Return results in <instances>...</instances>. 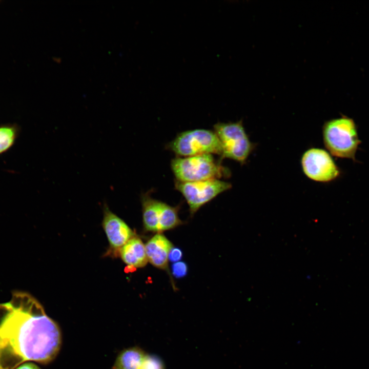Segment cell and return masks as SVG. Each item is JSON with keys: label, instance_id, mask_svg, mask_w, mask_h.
Segmentation results:
<instances>
[{"label": "cell", "instance_id": "obj_1", "mask_svg": "<svg viewBox=\"0 0 369 369\" xmlns=\"http://www.w3.org/2000/svg\"><path fill=\"white\" fill-rule=\"evenodd\" d=\"M60 341L57 325L30 295L16 293L0 303V369H14L28 361L48 363Z\"/></svg>", "mask_w": 369, "mask_h": 369}, {"label": "cell", "instance_id": "obj_2", "mask_svg": "<svg viewBox=\"0 0 369 369\" xmlns=\"http://www.w3.org/2000/svg\"><path fill=\"white\" fill-rule=\"evenodd\" d=\"M324 145L335 156L355 159L361 141L354 120L345 116L326 122L323 127Z\"/></svg>", "mask_w": 369, "mask_h": 369}, {"label": "cell", "instance_id": "obj_3", "mask_svg": "<svg viewBox=\"0 0 369 369\" xmlns=\"http://www.w3.org/2000/svg\"><path fill=\"white\" fill-rule=\"evenodd\" d=\"M171 168L176 180L195 182L220 179L229 176V171L212 154L176 157L172 159Z\"/></svg>", "mask_w": 369, "mask_h": 369}, {"label": "cell", "instance_id": "obj_4", "mask_svg": "<svg viewBox=\"0 0 369 369\" xmlns=\"http://www.w3.org/2000/svg\"><path fill=\"white\" fill-rule=\"evenodd\" d=\"M168 148L177 157H189L202 154L221 156L220 141L214 131L195 129L178 134L168 145Z\"/></svg>", "mask_w": 369, "mask_h": 369}, {"label": "cell", "instance_id": "obj_5", "mask_svg": "<svg viewBox=\"0 0 369 369\" xmlns=\"http://www.w3.org/2000/svg\"><path fill=\"white\" fill-rule=\"evenodd\" d=\"M221 147V157L243 163L254 146L247 135L241 121L236 122H218L214 130Z\"/></svg>", "mask_w": 369, "mask_h": 369}, {"label": "cell", "instance_id": "obj_6", "mask_svg": "<svg viewBox=\"0 0 369 369\" xmlns=\"http://www.w3.org/2000/svg\"><path fill=\"white\" fill-rule=\"evenodd\" d=\"M231 187V183L220 179L195 182H180L175 180V182L176 190L185 198L192 215L203 205Z\"/></svg>", "mask_w": 369, "mask_h": 369}, {"label": "cell", "instance_id": "obj_7", "mask_svg": "<svg viewBox=\"0 0 369 369\" xmlns=\"http://www.w3.org/2000/svg\"><path fill=\"white\" fill-rule=\"evenodd\" d=\"M304 173L311 179L319 182H328L340 175L339 168L324 150L312 148L306 151L301 158Z\"/></svg>", "mask_w": 369, "mask_h": 369}, {"label": "cell", "instance_id": "obj_8", "mask_svg": "<svg viewBox=\"0 0 369 369\" xmlns=\"http://www.w3.org/2000/svg\"><path fill=\"white\" fill-rule=\"evenodd\" d=\"M102 227L111 251L115 254L134 236V233L120 217L112 212L107 204L103 207Z\"/></svg>", "mask_w": 369, "mask_h": 369}, {"label": "cell", "instance_id": "obj_9", "mask_svg": "<svg viewBox=\"0 0 369 369\" xmlns=\"http://www.w3.org/2000/svg\"><path fill=\"white\" fill-rule=\"evenodd\" d=\"M173 248V244L165 235L157 233L145 244L148 261L158 269L168 270L169 255Z\"/></svg>", "mask_w": 369, "mask_h": 369}, {"label": "cell", "instance_id": "obj_10", "mask_svg": "<svg viewBox=\"0 0 369 369\" xmlns=\"http://www.w3.org/2000/svg\"><path fill=\"white\" fill-rule=\"evenodd\" d=\"M119 253L121 259L128 266L142 268L148 262L145 244L139 238L133 237L120 249Z\"/></svg>", "mask_w": 369, "mask_h": 369}, {"label": "cell", "instance_id": "obj_11", "mask_svg": "<svg viewBox=\"0 0 369 369\" xmlns=\"http://www.w3.org/2000/svg\"><path fill=\"white\" fill-rule=\"evenodd\" d=\"M140 199L143 223L145 230L158 233L160 201L153 198L148 192L142 193Z\"/></svg>", "mask_w": 369, "mask_h": 369}, {"label": "cell", "instance_id": "obj_12", "mask_svg": "<svg viewBox=\"0 0 369 369\" xmlns=\"http://www.w3.org/2000/svg\"><path fill=\"white\" fill-rule=\"evenodd\" d=\"M178 211L177 207L160 201L158 233L174 229L182 223L179 218Z\"/></svg>", "mask_w": 369, "mask_h": 369}, {"label": "cell", "instance_id": "obj_13", "mask_svg": "<svg viewBox=\"0 0 369 369\" xmlns=\"http://www.w3.org/2000/svg\"><path fill=\"white\" fill-rule=\"evenodd\" d=\"M146 355L139 348L122 351L117 357L114 369H139Z\"/></svg>", "mask_w": 369, "mask_h": 369}, {"label": "cell", "instance_id": "obj_14", "mask_svg": "<svg viewBox=\"0 0 369 369\" xmlns=\"http://www.w3.org/2000/svg\"><path fill=\"white\" fill-rule=\"evenodd\" d=\"M20 133L16 124L0 125V155L8 152L15 144Z\"/></svg>", "mask_w": 369, "mask_h": 369}, {"label": "cell", "instance_id": "obj_15", "mask_svg": "<svg viewBox=\"0 0 369 369\" xmlns=\"http://www.w3.org/2000/svg\"><path fill=\"white\" fill-rule=\"evenodd\" d=\"M139 369H164L161 361L157 357L145 356Z\"/></svg>", "mask_w": 369, "mask_h": 369}, {"label": "cell", "instance_id": "obj_16", "mask_svg": "<svg viewBox=\"0 0 369 369\" xmlns=\"http://www.w3.org/2000/svg\"><path fill=\"white\" fill-rule=\"evenodd\" d=\"M187 264L181 261L175 262L172 265L173 274L177 278L183 277L187 273Z\"/></svg>", "mask_w": 369, "mask_h": 369}, {"label": "cell", "instance_id": "obj_17", "mask_svg": "<svg viewBox=\"0 0 369 369\" xmlns=\"http://www.w3.org/2000/svg\"><path fill=\"white\" fill-rule=\"evenodd\" d=\"M182 253L179 249L173 248L169 255V259L172 262H178L182 257Z\"/></svg>", "mask_w": 369, "mask_h": 369}, {"label": "cell", "instance_id": "obj_18", "mask_svg": "<svg viewBox=\"0 0 369 369\" xmlns=\"http://www.w3.org/2000/svg\"><path fill=\"white\" fill-rule=\"evenodd\" d=\"M14 369H40L38 366L33 363H26L18 366Z\"/></svg>", "mask_w": 369, "mask_h": 369}]
</instances>
